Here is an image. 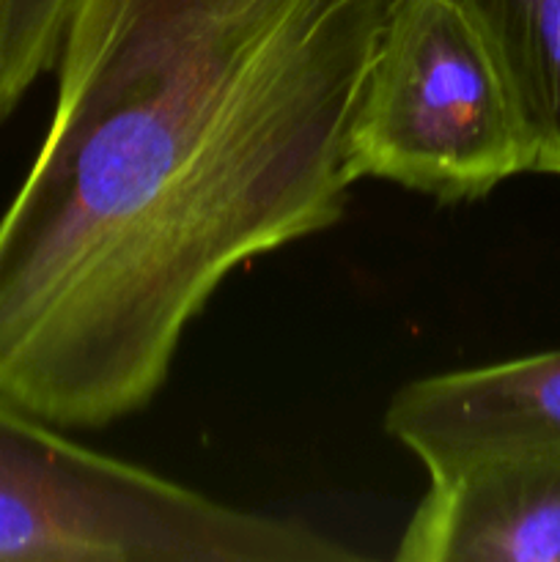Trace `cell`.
Returning <instances> with one entry per match:
<instances>
[{
  "mask_svg": "<svg viewBox=\"0 0 560 562\" xmlns=\"http://www.w3.org/2000/svg\"><path fill=\"white\" fill-rule=\"evenodd\" d=\"M393 0H71L47 135L0 217V395L104 428L239 267L346 217Z\"/></svg>",
  "mask_w": 560,
  "mask_h": 562,
  "instance_id": "6da1fadb",
  "label": "cell"
},
{
  "mask_svg": "<svg viewBox=\"0 0 560 562\" xmlns=\"http://www.w3.org/2000/svg\"><path fill=\"white\" fill-rule=\"evenodd\" d=\"M296 519L231 508L82 448L0 395V562H355Z\"/></svg>",
  "mask_w": 560,
  "mask_h": 562,
  "instance_id": "7a4b0ae2",
  "label": "cell"
},
{
  "mask_svg": "<svg viewBox=\"0 0 560 562\" xmlns=\"http://www.w3.org/2000/svg\"><path fill=\"white\" fill-rule=\"evenodd\" d=\"M355 184L379 179L472 203L533 173L497 64L450 0H393L346 140Z\"/></svg>",
  "mask_w": 560,
  "mask_h": 562,
  "instance_id": "3957f363",
  "label": "cell"
},
{
  "mask_svg": "<svg viewBox=\"0 0 560 562\" xmlns=\"http://www.w3.org/2000/svg\"><path fill=\"white\" fill-rule=\"evenodd\" d=\"M395 560L560 562V445L503 450L428 477Z\"/></svg>",
  "mask_w": 560,
  "mask_h": 562,
  "instance_id": "277c9868",
  "label": "cell"
},
{
  "mask_svg": "<svg viewBox=\"0 0 560 562\" xmlns=\"http://www.w3.org/2000/svg\"><path fill=\"white\" fill-rule=\"evenodd\" d=\"M384 431L428 477L481 456L560 445V349L415 379L390 398Z\"/></svg>",
  "mask_w": 560,
  "mask_h": 562,
  "instance_id": "5b68a950",
  "label": "cell"
},
{
  "mask_svg": "<svg viewBox=\"0 0 560 562\" xmlns=\"http://www.w3.org/2000/svg\"><path fill=\"white\" fill-rule=\"evenodd\" d=\"M503 75L533 148V173L560 179V0H450Z\"/></svg>",
  "mask_w": 560,
  "mask_h": 562,
  "instance_id": "8992f818",
  "label": "cell"
},
{
  "mask_svg": "<svg viewBox=\"0 0 560 562\" xmlns=\"http://www.w3.org/2000/svg\"><path fill=\"white\" fill-rule=\"evenodd\" d=\"M71 0H0V124L55 69Z\"/></svg>",
  "mask_w": 560,
  "mask_h": 562,
  "instance_id": "52a82bcc",
  "label": "cell"
}]
</instances>
